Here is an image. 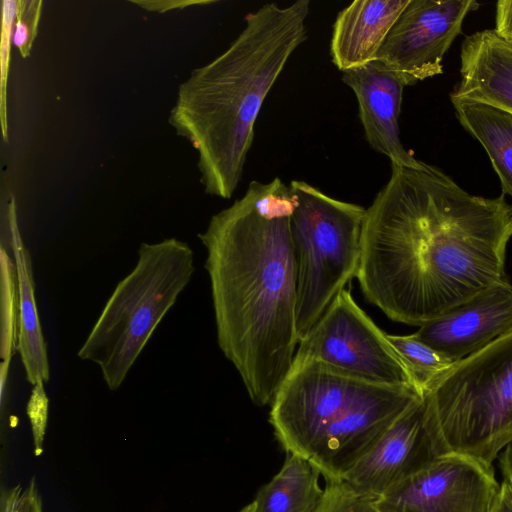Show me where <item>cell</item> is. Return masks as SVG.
<instances>
[{
	"label": "cell",
	"instance_id": "8",
	"mask_svg": "<svg viewBox=\"0 0 512 512\" xmlns=\"http://www.w3.org/2000/svg\"><path fill=\"white\" fill-rule=\"evenodd\" d=\"M294 361H314L373 384L415 387L387 334L359 307L347 289L335 297L300 339Z\"/></svg>",
	"mask_w": 512,
	"mask_h": 512
},
{
	"label": "cell",
	"instance_id": "29",
	"mask_svg": "<svg viewBox=\"0 0 512 512\" xmlns=\"http://www.w3.org/2000/svg\"><path fill=\"white\" fill-rule=\"evenodd\" d=\"M22 489L18 486L2 494L1 512H18Z\"/></svg>",
	"mask_w": 512,
	"mask_h": 512
},
{
	"label": "cell",
	"instance_id": "3",
	"mask_svg": "<svg viewBox=\"0 0 512 512\" xmlns=\"http://www.w3.org/2000/svg\"><path fill=\"white\" fill-rule=\"evenodd\" d=\"M309 0L266 3L246 14L229 47L179 85L168 122L197 151L205 193L237 188L262 105L294 51L307 39Z\"/></svg>",
	"mask_w": 512,
	"mask_h": 512
},
{
	"label": "cell",
	"instance_id": "10",
	"mask_svg": "<svg viewBox=\"0 0 512 512\" xmlns=\"http://www.w3.org/2000/svg\"><path fill=\"white\" fill-rule=\"evenodd\" d=\"M474 0H409L386 36L376 60L404 86L442 74V61L462 31Z\"/></svg>",
	"mask_w": 512,
	"mask_h": 512
},
{
	"label": "cell",
	"instance_id": "27",
	"mask_svg": "<svg viewBox=\"0 0 512 512\" xmlns=\"http://www.w3.org/2000/svg\"><path fill=\"white\" fill-rule=\"evenodd\" d=\"M18 512H42L41 499L33 480L21 492Z\"/></svg>",
	"mask_w": 512,
	"mask_h": 512
},
{
	"label": "cell",
	"instance_id": "11",
	"mask_svg": "<svg viewBox=\"0 0 512 512\" xmlns=\"http://www.w3.org/2000/svg\"><path fill=\"white\" fill-rule=\"evenodd\" d=\"M499 491L492 465L447 453L374 504L382 512H491Z\"/></svg>",
	"mask_w": 512,
	"mask_h": 512
},
{
	"label": "cell",
	"instance_id": "2",
	"mask_svg": "<svg viewBox=\"0 0 512 512\" xmlns=\"http://www.w3.org/2000/svg\"><path fill=\"white\" fill-rule=\"evenodd\" d=\"M292 205L280 178L254 180L198 234L207 252L218 346L261 407L271 405L299 343Z\"/></svg>",
	"mask_w": 512,
	"mask_h": 512
},
{
	"label": "cell",
	"instance_id": "18",
	"mask_svg": "<svg viewBox=\"0 0 512 512\" xmlns=\"http://www.w3.org/2000/svg\"><path fill=\"white\" fill-rule=\"evenodd\" d=\"M321 473L307 459L286 453L279 472L256 494V512H314L324 488Z\"/></svg>",
	"mask_w": 512,
	"mask_h": 512
},
{
	"label": "cell",
	"instance_id": "15",
	"mask_svg": "<svg viewBox=\"0 0 512 512\" xmlns=\"http://www.w3.org/2000/svg\"><path fill=\"white\" fill-rule=\"evenodd\" d=\"M409 0H356L333 24L330 56L345 72L376 60L377 54Z\"/></svg>",
	"mask_w": 512,
	"mask_h": 512
},
{
	"label": "cell",
	"instance_id": "16",
	"mask_svg": "<svg viewBox=\"0 0 512 512\" xmlns=\"http://www.w3.org/2000/svg\"><path fill=\"white\" fill-rule=\"evenodd\" d=\"M5 220L9 231L18 283V338L16 351L25 370L27 381L33 386L50 379L47 347L38 317L32 263L18 226L16 200L7 194Z\"/></svg>",
	"mask_w": 512,
	"mask_h": 512
},
{
	"label": "cell",
	"instance_id": "23",
	"mask_svg": "<svg viewBox=\"0 0 512 512\" xmlns=\"http://www.w3.org/2000/svg\"><path fill=\"white\" fill-rule=\"evenodd\" d=\"M42 0H20L19 12L12 30V45L22 58H27L33 48L42 13Z\"/></svg>",
	"mask_w": 512,
	"mask_h": 512
},
{
	"label": "cell",
	"instance_id": "5",
	"mask_svg": "<svg viewBox=\"0 0 512 512\" xmlns=\"http://www.w3.org/2000/svg\"><path fill=\"white\" fill-rule=\"evenodd\" d=\"M194 271L193 250L181 240L140 245L135 267L119 281L77 354L100 368L110 390L123 384Z\"/></svg>",
	"mask_w": 512,
	"mask_h": 512
},
{
	"label": "cell",
	"instance_id": "32",
	"mask_svg": "<svg viewBox=\"0 0 512 512\" xmlns=\"http://www.w3.org/2000/svg\"><path fill=\"white\" fill-rule=\"evenodd\" d=\"M511 216H512V206H511Z\"/></svg>",
	"mask_w": 512,
	"mask_h": 512
},
{
	"label": "cell",
	"instance_id": "4",
	"mask_svg": "<svg viewBox=\"0 0 512 512\" xmlns=\"http://www.w3.org/2000/svg\"><path fill=\"white\" fill-rule=\"evenodd\" d=\"M422 397L412 386L373 384L314 361H294L269 422L286 453L307 459L325 481H342Z\"/></svg>",
	"mask_w": 512,
	"mask_h": 512
},
{
	"label": "cell",
	"instance_id": "26",
	"mask_svg": "<svg viewBox=\"0 0 512 512\" xmlns=\"http://www.w3.org/2000/svg\"><path fill=\"white\" fill-rule=\"evenodd\" d=\"M132 4L140 6L142 9L146 11H153L158 13H163L166 11L174 10V9H183L193 5H205L211 4L215 1H190V0H131Z\"/></svg>",
	"mask_w": 512,
	"mask_h": 512
},
{
	"label": "cell",
	"instance_id": "28",
	"mask_svg": "<svg viewBox=\"0 0 512 512\" xmlns=\"http://www.w3.org/2000/svg\"><path fill=\"white\" fill-rule=\"evenodd\" d=\"M491 512H512V489L504 481Z\"/></svg>",
	"mask_w": 512,
	"mask_h": 512
},
{
	"label": "cell",
	"instance_id": "30",
	"mask_svg": "<svg viewBox=\"0 0 512 512\" xmlns=\"http://www.w3.org/2000/svg\"><path fill=\"white\" fill-rule=\"evenodd\" d=\"M500 468L503 481L512 489V443L501 452Z\"/></svg>",
	"mask_w": 512,
	"mask_h": 512
},
{
	"label": "cell",
	"instance_id": "7",
	"mask_svg": "<svg viewBox=\"0 0 512 512\" xmlns=\"http://www.w3.org/2000/svg\"><path fill=\"white\" fill-rule=\"evenodd\" d=\"M289 189L300 341L357 276L366 208L330 197L302 180L291 181Z\"/></svg>",
	"mask_w": 512,
	"mask_h": 512
},
{
	"label": "cell",
	"instance_id": "31",
	"mask_svg": "<svg viewBox=\"0 0 512 512\" xmlns=\"http://www.w3.org/2000/svg\"><path fill=\"white\" fill-rule=\"evenodd\" d=\"M240 512H256L255 504L253 501L241 509Z\"/></svg>",
	"mask_w": 512,
	"mask_h": 512
},
{
	"label": "cell",
	"instance_id": "12",
	"mask_svg": "<svg viewBox=\"0 0 512 512\" xmlns=\"http://www.w3.org/2000/svg\"><path fill=\"white\" fill-rule=\"evenodd\" d=\"M512 329V285L504 281L431 320L414 333L452 362Z\"/></svg>",
	"mask_w": 512,
	"mask_h": 512
},
{
	"label": "cell",
	"instance_id": "13",
	"mask_svg": "<svg viewBox=\"0 0 512 512\" xmlns=\"http://www.w3.org/2000/svg\"><path fill=\"white\" fill-rule=\"evenodd\" d=\"M342 81L354 92L365 139L376 152L385 155L391 166L423 169L402 144L399 133L404 84L382 63L375 60L343 72Z\"/></svg>",
	"mask_w": 512,
	"mask_h": 512
},
{
	"label": "cell",
	"instance_id": "20",
	"mask_svg": "<svg viewBox=\"0 0 512 512\" xmlns=\"http://www.w3.org/2000/svg\"><path fill=\"white\" fill-rule=\"evenodd\" d=\"M387 336L408 370L415 387L423 395L428 385L454 363L420 340L414 333Z\"/></svg>",
	"mask_w": 512,
	"mask_h": 512
},
{
	"label": "cell",
	"instance_id": "17",
	"mask_svg": "<svg viewBox=\"0 0 512 512\" xmlns=\"http://www.w3.org/2000/svg\"><path fill=\"white\" fill-rule=\"evenodd\" d=\"M461 126L485 149L502 189L512 197V113L465 99H451Z\"/></svg>",
	"mask_w": 512,
	"mask_h": 512
},
{
	"label": "cell",
	"instance_id": "1",
	"mask_svg": "<svg viewBox=\"0 0 512 512\" xmlns=\"http://www.w3.org/2000/svg\"><path fill=\"white\" fill-rule=\"evenodd\" d=\"M511 205L472 195L441 169L392 166L366 208L356 278L389 319L422 326L507 281Z\"/></svg>",
	"mask_w": 512,
	"mask_h": 512
},
{
	"label": "cell",
	"instance_id": "22",
	"mask_svg": "<svg viewBox=\"0 0 512 512\" xmlns=\"http://www.w3.org/2000/svg\"><path fill=\"white\" fill-rule=\"evenodd\" d=\"M314 512H382L373 500L360 497L341 481H325L322 499Z\"/></svg>",
	"mask_w": 512,
	"mask_h": 512
},
{
	"label": "cell",
	"instance_id": "24",
	"mask_svg": "<svg viewBox=\"0 0 512 512\" xmlns=\"http://www.w3.org/2000/svg\"><path fill=\"white\" fill-rule=\"evenodd\" d=\"M48 402L44 382L39 381L33 385L27 404V414L32 427L36 454L42 452V443L48 416Z\"/></svg>",
	"mask_w": 512,
	"mask_h": 512
},
{
	"label": "cell",
	"instance_id": "6",
	"mask_svg": "<svg viewBox=\"0 0 512 512\" xmlns=\"http://www.w3.org/2000/svg\"><path fill=\"white\" fill-rule=\"evenodd\" d=\"M424 394L447 452L492 465L512 443V329L454 362Z\"/></svg>",
	"mask_w": 512,
	"mask_h": 512
},
{
	"label": "cell",
	"instance_id": "25",
	"mask_svg": "<svg viewBox=\"0 0 512 512\" xmlns=\"http://www.w3.org/2000/svg\"><path fill=\"white\" fill-rule=\"evenodd\" d=\"M496 34L512 44V0H499L496 3Z\"/></svg>",
	"mask_w": 512,
	"mask_h": 512
},
{
	"label": "cell",
	"instance_id": "9",
	"mask_svg": "<svg viewBox=\"0 0 512 512\" xmlns=\"http://www.w3.org/2000/svg\"><path fill=\"white\" fill-rule=\"evenodd\" d=\"M447 453L433 407L424 394L341 482L356 495L374 501Z\"/></svg>",
	"mask_w": 512,
	"mask_h": 512
},
{
	"label": "cell",
	"instance_id": "21",
	"mask_svg": "<svg viewBox=\"0 0 512 512\" xmlns=\"http://www.w3.org/2000/svg\"><path fill=\"white\" fill-rule=\"evenodd\" d=\"M19 8L20 0L2 1V28L0 44V124L2 138L5 142L9 140L6 91L12 45V30Z\"/></svg>",
	"mask_w": 512,
	"mask_h": 512
},
{
	"label": "cell",
	"instance_id": "14",
	"mask_svg": "<svg viewBox=\"0 0 512 512\" xmlns=\"http://www.w3.org/2000/svg\"><path fill=\"white\" fill-rule=\"evenodd\" d=\"M451 99L480 102L512 113V44L494 29L476 31L462 41L460 80Z\"/></svg>",
	"mask_w": 512,
	"mask_h": 512
},
{
	"label": "cell",
	"instance_id": "19",
	"mask_svg": "<svg viewBox=\"0 0 512 512\" xmlns=\"http://www.w3.org/2000/svg\"><path fill=\"white\" fill-rule=\"evenodd\" d=\"M1 366L0 397L3 403L5 385L18 338V283L15 263L1 246Z\"/></svg>",
	"mask_w": 512,
	"mask_h": 512
}]
</instances>
